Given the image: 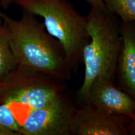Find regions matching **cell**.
<instances>
[{"label":"cell","instance_id":"1","mask_svg":"<svg viewBox=\"0 0 135 135\" xmlns=\"http://www.w3.org/2000/svg\"><path fill=\"white\" fill-rule=\"evenodd\" d=\"M1 25L8 37L18 67L65 81L70 78L63 46L46 31L43 22L24 11L19 20L3 14Z\"/></svg>","mask_w":135,"mask_h":135},{"label":"cell","instance_id":"2","mask_svg":"<svg viewBox=\"0 0 135 135\" xmlns=\"http://www.w3.org/2000/svg\"><path fill=\"white\" fill-rule=\"evenodd\" d=\"M85 18L89 41L82 54L84 73L78 98L83 103L94 80H114L122 44L119 25L106 8L91 7Z\"/></svg>","mask_w":135,"mask_h":135},{"label":"cell","instance_id":"3","mask_svg":"<svg viewBox=\"0 0 135 135\" xmlns=\"http://www.w3.org/2000/svg\"><path fill=\"white\" fill-rule=\"evenodd\" d=\"M24 11L43 18L46 31L63 46L71 70L82 62L83 50L89 41L85 16L70 0H13Z\"/></svg>","mask_w":135,"mask_h":135},{"label":"cell","instance_id":"4","mask_svg":"<svg viewBox=\"0 0 135 135\" xmlns=\"http://www.w3.org/2000/svg\"><path fill=\"white\" fill-rule=\"evenodd\" d=\"M66 90L64 81L17 67L1 82L0 104L25 106L29 111L46 106Z\"/></svg>","mask_w":135,"mask_h":135},{"label":"cell","instance_id":"5","mask_svg":"<svg viewBox=\"0 0 135 135\" xmlns=\"http://www.w3.org/2000/svg\"><path fill=\"white\" fill-rule=\"evenodd\" d=\"M76 108L66 92L41 108L28 112L20 123V135H70L71 120Z\"/></svg>","mask_w":135,"mask_h":135},{"label":"cell","instance_id":"6","mask_svg":"<svg viewBox=\"0 0 135 135\" xmlns=\"http://www.w3.org/2000/svg\"><path fill=\"white\" fill-rule=\"evenodd\" d=\"M84 104L81 108H76L73 114L70 135H128L130 118Z\"/></svg>","mask_w":135,"mask_h":135},{"label":"cell","instance_id":"7","mask_svg":"<svg viewBox=\"0 0 135 135\" xmlns=\"http://www.w3.org/2000/svg\"><path fill=\"white\" fill-rule=\"evenodd\" d=\"M116 115L135 117V100L127 93L118 88L113 80L98 78L93 81L83 101Z\"/></svg>","mask_w":135,"mask_h":135},{"label":"cell","instance_id":"8","mask_svg":"<svg viewBox=\"0 0 135 135\" xmlns=\"http://www.w3.org/2000/svg\"><path fill=\"white\" fill-rule=\"evenodd\" d=\"M119 31L122 44L116 75L119 88L135 100V22H121Z\"/></svg>","mask_w":135,"mask_h":135},{"label":"cell","instance_id":"9","mask_svg":"<svg viewBox=\"0 0 135 135\" xmlns=\"http://www.w3.org/2000/svg\"><path fill=\"white\" fill-rule=\"evenodd\" d=\"M18 67L8 37L0 21V82H3Z\"/></svg>","mask_w":135,"mask_h":135},{"label":"cell","instance_id":"10","mask_svg":"<svg viewBox=\"0 0 135 135\" xmlns=\"http://www.w3.org/2000/svg\"><path fill=\"white\" fill-rule=\"evenodd\" d=\"M109 12L121 22H135V0H103Z\"/></svg>","mask_w":135,"mask_h":135},{"label":"cell","instance_id":"11","mask_svg":"<svg viewBox=\"0 0 135 135\" xmlns=\"http://www.w3.org/2000/svg\"><path fill=\"white\" fill-rule=\"evenodd\" d=\"M0 126L9 128L18 135L20 134V121L9 106L5 104H0Z\"/></svg>","mask_w":135,"mask_h":135},{"label":"cell","instance_id":"12","mask_svg":"<svg viewBox=\"0 0 135 135\" xmlns=\"http://www.w3.org/2000/svg\"><path fill=\"white\" fill-rule=\"evenodd\" d=\"M90 5L91 7H98L105 8V5L103 0H84Z\"/></svg>","mask_w":135,"mask_h":135},{"label":"cell","instance_id":"13","mask_svg":"<svg viewBox=\"0 0 135 135\" xmlns=\"http://www.w3.org/2000/svg\"><path fill=\"white\" fill-rule=\"evenodd\" d=\"M128 135H135V117L131 119L128 124Z\"/></svg>","mask_w":135,"mask_h":135},{"label":"cell","instance_id":"14","mask_svg":"<svg viewBox=\"0 0 135 135\" xmlns=\"http://www.w3.org/2000/svg\"><path fill=\"white\" fill-rule=\"evenodd\" d=\"M0 135H18L17 133L9 128L0 126Z\"/></svg>","mask_w":135,"mask_h":135},{"label":"cell","instance_id":"15","mask_svg":"<svg viewBox=\"0 0 135 135\" xmlns=\"http://www.w3.org/2000/svg\"><path fill=\"white\" fill-rule=\"evenodd\" d=\"M13 3V0H0V6L3 9H7L9 5Z\"/></svg>","mask_w":135,"mask_h":135},{"label":"cell","instance_id":"16","mask_svg":"<svg viewBox=\"0 0 135 135\" xmlns=\"http://www.w3.org/2000/svg\"><path fill=\"white\" fill-rule=\"evenodd\" d=\"M3 13H1V10H0V21H1V18H2V16H3Z\"/></svg>","mask_w":135,"mask_h":135},{"label":"cell","instance_id":"17","mask_svg":"<svg viewBox=\"0 0 135 135\" xmlns=\"http://www.w3.org/2000/svg\"><path fill=\"white\" fill-rule=\"evenodd\" d=\"M1 82H0V91H1Z\"/></svg>","mask_w":135,"mask_h":135}]
</instances>
